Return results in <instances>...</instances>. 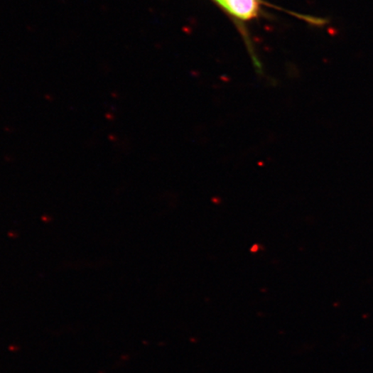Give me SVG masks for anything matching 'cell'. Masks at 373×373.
<instances>
[{
  "mask_svg": "<svg viewBox=\"0 0 373 373\" xmlns=\"http://www.w3.org/2000/svg\"><path fill=\"white\" fill-rule=\"evenodd\" d=\"M227 13L239 21H251L261 9V0H214Z\"/></svg>",
  "mask_w": 373,
  "mask_h": 373,
  "instance_id": "obj_1",
  "label": "cell"
}]
</instances>
